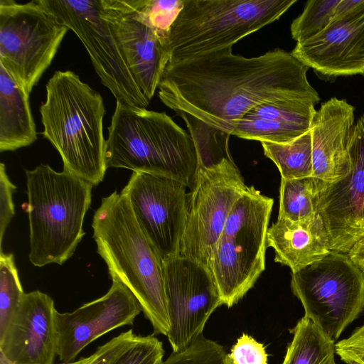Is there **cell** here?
Masks as SVG:
<instances>
[{
  "label": "cell",
  "instance_id": "1",
  "mask_svg": "<svg viewBox=\"0 0 364 364\" xmlns=\"http://www.w3.org/2000/svg\"><path fill=\"white\" fill-rule=\"evenodd\" d=\"M229 47L168 63L158 95L187 125L231 135L234 123L260 104L304 100L316 105L309 68L291 52L277 48L256 57Z\"/></svg>",
  "mask_w": 364,
  "mask_h": 364
},
{
  "label": "cell",
  "instance_id": "2",
  "mask_svg": "<svg viewBox=\"0 0 364 364\" xmlns=\"http://www.w3.org/2000/svg\"><path fill=\"white\" fill-rule=\"evenodd\" d=\"M92 228L97 253L112 279L125 285L150 321L154 334L166 336L170 320L164 263L142 231L127 198L113 192L102 198Z\"/></svg>",
  "mask_w": 364,
  "mask_h": 364
},
{
  "label": "cell",
  "instance_id": "3",
  "mask_svg": "<svg viewBox=\"0 0 364 364\" xmlns=\"http://www.w3.org/2000/svg\"><path fill=\"white\" fill-rule=\"evenodd\" d=\"M46 90L43 137L60 154L63 171L98 185L107 170L102 97L71 70L55 71Z\"/></svg>",
  "mask_w": 364,
  "mask_h": 364
},
{
  "label": "cell",
  "instance_id": "4",
  "mask_svg": "<svg viewBox=\"0 0 364 364\" xmlns=\"http://www.w3.org/2000/svg\"><path fill=\"white\" fill-rule=\"evenodd\" d=\"M108 131L107 168L163 175L191 187L198 165L194 141L166 112L117 102Z\"/></svg>",
  "mask_w": 364,
  "mask_h": 364
},
{
  "label": "cell",
  "instance_id": "5",
  "mask_svg": "<svg viewBox=\"0 0 364 364\" xmlns=\"http://www.w3.org/2000/svg\"><path fill=\"white\" fill-rule=\"evenodd\" d=\"M30 262L36 267L63 264L85 235L82 224L92 185L67 171L41 164L26 170Z\"/></svg>",
  "mask_w": 364,
  "mask_h": 364
},
{
  "label": "cell",
  "instance_id": "6",
  "mask_svg": "<svg viewBox=\"0 0 364 364\" xmlns=\"http://www.w3.org/2000/svg\"><path fill=\"white\" fill-rule=\"evenodd\" d=\"M297 0H184L171 26L168 63L232 46L278 20Z\"/></svg>",
  "mask_w": 364,
  "mask_h": 364
},
{
  "label": "cell",
  "instance_id": "7",
  "mask_svg": "<svg viewBox=\"0 0 364 364\" xmlns=\"http://www.w3.org/2000/svg\"><path fill=\"white\" fill-rule=\"evenodd\" d=\"M273 204L272 198L251 186L232 208L208 262L222 305L237 304L265 269Z\"/></svg>",
  "mask_w": 364,
  "mask_h": 364
},
{
  "label": "cell",
  "instance_id": "8",
  "mask_svg": "<svg viewBox=\"0 0 364 364\" xmlns=\"http://www.w3.org/2000/svg\"><path fill=\"white\" fill-rule=\"evenodd\" d=\"M68 30L41 0H0V65L30 94Z\"/></svg>",
  "mask_w": 364,
  "mask_h": 364
},
{
  "label": "cell",
  "instance_id": "9",
  "mask_svg": "<svg viewBox=\"0 0 364 364\" xmlns=\"http://www.w3.org/2000/svg\"><path fill=\"white\" fill-rule=\"evenodd\" d=\"M291 288L304 316L333 341L364 311V273L345 253L331 251L291 273Z\"/></svg>",
  "mask_w": 364,
  "mask_h": 364
},
{
  "label": "cell",
  "instance_id": "10",
  "mask_svg": "<svg viewBox=\"0 0 364 364\" xmlns=\"http://www.w3.org/2000/svg\"><path fill=\"white\" fill-rule=\"evenodd\" d=\"M188 193L180 255L208 268L230 212L247 186L232 157L198 167Z\"/></svg>",
  "mask_w": 364,
  "mask_h": 364
},
{
  "label": "cell",
  "instance_id": "11",
  "mask_svg": "<svg viewBox=\"0 0 364 364\" xmlns=\"http://www.w3.org/2000/svg\"><path fill=\"white\" fill-rule=\"evenodd\" d=\"M87 50L94 69L117 102L146 108L150 102L138 87L120 46L100 14L97 0H41Z\"/></svg>",
  "mask_w": 364,
  "mask_h": 364
},
{
  "label": "cell",
  "instance_id": "12",
  "mask_svg": "<svg viewBox=\"0 0 364 364\" xmlns=\"http://www.w3.org/2000/svg\"><path fill=\"white\" fill-rule=\"evenodd\" d=\"M187 187L169 176L133 171L121 191L163 262L180 255L188 198Z\"/></svg>",
  "mask_w": 364,
  "mask_h": 364
},
{
  "label": "cell",
  "instance_id": "13",
  "mask_svg": "<svg viewBox=\"0 0 364 364\" xmlns=\"http://www.w3.org/2000/svg\"><path fill=\"white\" fill-rule=\"evenodd\" d=\"M163 263L170 320L166 336L173 352H180L202 335L210 315L222 303L206 266L181 255Z\"/></svg>",
  "mask_w": 364,
  "mask_h": 364
},
{
  "label": "cell",
  "instance_id": "14",
  "mask_svg": "<svg viewBox=\"0 0 364 364\" xmlns=\"http://www.w3.org/2000/svg\"><path fill=\"white\" fill-rule=\"evenodd\" d=\"M348 152L349 173L333 183L321 181L314 200L331 251L345 254L364 238V114L355 123Z\"/></svg>",
  "mask_w": 364,
  "mask_h": 364
},
{
  "label": "cell",
  "instance_id": "15",
  "mask_svg": "<svg viewBox=\"0 0 364 364\" xmlns=\"http://www.w3.org/2000/svg\"><path fill=\"white\" fill-rule=\"evenodd\" d=\"M97 3L134 80L151 102L170 59L166 42L140 18L137 0H97Z\"/></svg>",
  "mask_w": 364,
  "mask_h": 364
},
{
  "label": "cell",
  "instance_id": "16",
  "mask_svg": "<svg viewBox=\"0 0 364 364\" xmlns=\"http://www.w3.org/2000/svg\"><path fill=\"white\" fill-rule=\"evenodd\" d=\"M112 280L104 296L72 312L56 311L57 356L62 363L75 361L84 348L103 335L133 325L141 311L129 289L119 280Z\"/></svg>",
  "mask_w": 364,
  "mask_h": 364
},
{
  "label": "cell",
  "instance_id": "17",
  "mask_svg": "<svg viewBox=\"0 0 364 364\" xmlns=\"http://www.w3.org/2000/svg\"><path fill=\"white\" fill-rule=\"evenodd\" d=\"M56 311L49 295L38 290L25 293L0 335V353L13 364H53Z\"/></svg>",
  "mask_w": 364,
  "mask_h": 364
},
{
  "label": "cell",
  "instance_id": "18",
  "mask_svg": "<svg viewBox=\"0 0 364 364\" xmlns=\"http://www.w3.org/2000/svg\"><path fill=\"white\" fill-rule=\"evenodd\" d=\"M291 54L319 76H364V6L296 43Z\"/></svg>",
  "mask_w": 364,
  "mask_h": 364
},
{
  "label": "cell",
  "instance_id": "19",
  "mask_svg": "<svg viewBox=\"0 0 364 364\" xmlns=\"http://www.w3.org/2000/svg\"><path fill=\"white\" fill-rule=\"evenodd\" d=\"M355 108L332 97L316 111L311 127L313 177L333 183L350 171L348 144L355 125Z\"/></svg>",
  "mask_w": 364,
  "mask_h": 364
},
{
  "label": "cell",
  "instance_id": "20",
  "mask_svg": "<svg viewBox=\"0 0 364 364\" xmlns=\"http://www.w3.org/2000/svg\"><path fill=\"white\" fill-rule=\"evenodd\" d=\"M315 105L304 100L260 104L234 123L231 135L260 142H290L311 129Z\"/></svg>",
  "mask_w": 364,
  "mask_h": 364
},
{
  "label": "cell",
  "instance_id": "21",
  "mask_svg": "<svg viewBox=\"0 0 364 364\" xmlns=\"http://www.w3.org/2000/svg\"><path fill=\"white\" fill-rule=\"evenodd\" d=\"M267 247L274 261L296 272L330 253L328 235L321 216L299 221L278 218L267 232Z\"/></svg>",
  "mask_w": 364,
  "mask_h": 364
},
{
  "label": "cell",
  "instance_id": "22",
  "mask_svg": "<svg viewBox=\"0 0 364 364\" xmlns=\"http://www.w3.org/2000/svg\"><path fill=\"white\" fill-rule=\"evenodd\" d=\"M29 95L0 65V151H13L37 139Z\"/></svg>",
  "mask_w": 364,
  "mask_h": 364
},
{
  "label": "cell",
  "instance_id": "23",
  "mask_svg": "<svg viewBox=\"0 0 364 364\" xmlns=\"http://www.w3.org/2000/svg\"><path fill=\"white\" fill-rule=\"evenodd\" d=\"M291 333L282 364H336L334 341L309 318H301Z\"/></svg>",
  "mask_w": 364,
  "mask_h": 364
},
{
  "label": "cell",
  "instance_id": "24",
  "mask_svg": "<svg viewBox=\"0 0 364 364\" xmlns=\"http://www.w3.org/2000/svg\"><path fill=\"white\" fill-rule=\"evenodd\" d=\"M264 154L278 168L282 178L313 176L311 130L287 143L261 142Z\"/></svg>",
  "mask_w": 364,
  "mask_h": 364
},
{
  "label": "cell",
  "instance_id": "25",
  "mask_svg": "<svg viewBox=\"0 0 364 364\" xmlns=\"http://www.w3.org/2000/svg\"><path fill=\"white\" fill-rule=\"evenodd\" d=\"M321 180L313 176L281 179L278 218L299 221L316 215L314 200Z\"/></svg>",
  "mask_w": 364,
  "mask_h": 364
},
{
  "label": "cell",
  "instance_id": "26",
  "mask_svg": "<svg viewBox=\"0 0 364 364\" xmlns=\"http://www.w3.org/2000/svg\"><path fill=\"white\" fill-rule=\"evenodd\" d=\"M339 0H309L301 14L293 20L290 31L296 43L309 39L324 30L333 21Z\"/></svg>",
  "mask_w": 364,
  "mask_h": 364
},
{
  "label": "cell",
  "instance_id": "27",
  "mask_svg": "<svg viewBox=\"0 0 364 364\" xmlns=\"http://www.w3.org/2000/svg\"><path fill=\"white\" fill-rule=\"evenodd\" d=\"M24 294L13 254L0 252V335Z\"/></svg>",
  "mask_w": 364,
  "mask_h": 364
},
{
  "label": "cell",
  "instance_id": "28",
  "mask_svg": "<svg viewBox=\"0 0 364 364\" xmlns=\"http://www.w3.org/2000/svg\"><path fill=\"white\" fill-rule=\"evenodd\" d=\"M184 0H137L140 18L166 42Z\"/></svg>",
  "mask_w": 364,
  "mask_h": 364
},
{
  "label": "cell",
  "instance_id": "29",
  "mask_svg": "<svg viewBox=\"0 0 364 364\" xmlns=\"http://www.w3.org/2000/svg\"><path fill=\"white\" fill-rule=\"evenodd\" d=\"M161 364H230L223 347L200 336L180 352H173Z\"/></svg>",
  "mask_w": 364,
  "mask_h": 364
},
{
  "label": "cell",
  "instance_id": "30",
  "mask_svg": "<svg viewBox=\"0 0 364 364\" xmlns=\"http://www.w3.org/2000/svg\"><path fill=\"white\" fill-rule=\"evenodd\" d=\"M164 355L163 343L154 334L139 336L136 343L116 364H161Z\"/></svg>",
  "mask_w": 364,
  "mask_h": 364
},
{
  "label": "cell",
  "instance_id": "31",
  "mask_svg": "<svg viewBox=\"0 0 364 364\" xmlns=\"http://www.w3.org/2000/svg\"><path fill=\"white\" fill-rule=\"evenodd\" d=\"M132 329L122 332L105 344L100 346L92 353L90 364H116L119 359L138 341Z\"/></svg>",
  "mask_w": 364,
  "mask_h": 364
},
{
  "label": "cell",
  "instance_id": "32",
  "mask_svg": "<svg viewBox=\"0 0 364 364\" xmlns=\"http://www.w3.org/2000/svg\"><path fill=\"white\" fill-rule=\"evenodd\" d=\"M230 364H268L265 347L243 333L227 354Z\"/></svg>",
  "mask_w": 364,
  "mask_h": 364
},
{
  "label": "cell",
  "instance_id": "33",
  "mask_svg": "<svg viewBox=\"0 0 364 364\" xmlns=\"http://www.w3.org/2000/svg\"><path fill=\"white\" fill-rule=\"evenodd\" d=\"M16 186L9 180L6 167L0 164V247L2 252V241L4 232L14 215L12 196Z\"/></svg>",
  "mask_w": 364,
  "mask_h": 364
},
{
  "label": "cell",
  "instance_id": "34",
  "mask_svg": "<svg viewBox=\"0 0 364 364\" xmlns=\"http://www.w3.org/2000/svg\"><path fill=\"white\" fill-rule=\"evenodd\" d=\"M335 346L336 353L347 364L352 362L364 364V323Z\"/></svg>",
  "mask_w": 364,
  "mask_h": 364
},
{
  "label": "cell",
  "instance_id": "35",
  "mask_svg": "<svg viewBox=\"0 0 364 364\" xmlns=\"http://www.w3.org/2000/svg\"><path fill=\"white\" fill-rule=\"evenodd\" d=\"M347 255L352 262L364 273V238L358 241Z\"/></svg>",
  "mask_w": 364,
  "mask_h": 364
},
{
  "label": "cell",
  "instance_id": "36",
  "mask_svg": "<svg viewBox=\"0 0 364 364\" xmlns=\"http://www.w3.org/2000/svg\"><path fill=\"white\" fill-rule=\"evenodd\" d=\"M92 359V354L88 357L81 358L70 363H62L60 364H90ZM0 364H13L1 353H0Z\"/></svg>",
  "mask_w": 364,
  "mask_h": 364
},
{
  "label": "cell",
  "instance_id": "37",
  "mask_svg": "<svg viewBox=\"0 0 364 364\" xmlns=\"http://www.w3.org/2000/svg\"><path fill=\"white\" fill-rule=\"evenodd\" d=\"M348 364H358V363H354V362H352V363H348Z\"/></svg>",
  "mask_w": 364,
  "mask_h": 364
}]
</instances>
